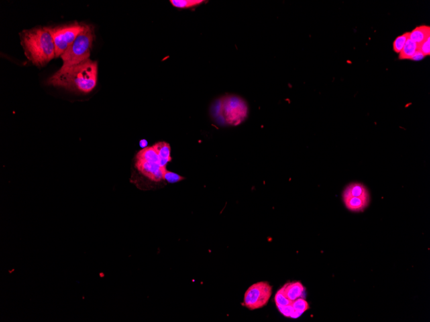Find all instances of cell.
Returning a JSON list of instances; mask_svg holds the SVG:
<instances>
[{
	"label": "cell",
	"mask_w": 430,
	"mask_h": 322,
	"mask_svg": "<svg viewBox=\"0 0 430 322\" xmlns=\"http://www.w3.org/2000/svg\"><path fill=\"white\" fill-rule=\"evenodd\" d=\"M97 62L89 59L65 70H59L48 78L47 84L80 93H89L97 86Z\"/></svg>",
	"instance_id": "cell-1"
},
{
	"label": "cell",
	"mask_w": 430,
	"mask_h": 322,
	"mask_svg": "<svg viewBox=\"0 0 430 322\" xmlns=\"http://www.w3.org/2000/svg\"><path fill=\"white\" fill-rule=\"evenodd\" d=\"M25 54L35 65H45L56 58V47L50 28L25 31L22 36Z\"/></svg>",
	"instance_id": "cell-2"
},
{
	"label": "cell",
	"mask_w": 430,
	"mask_h": 322,
	"mask_svg": "<svg viewBox=\"0 0 430 322\" xmlns=\"http://www.w3.org/2000/svg\"><path fill=\"white\" fill-rule=\"evenodd\" d=\"M249 107L246 101L237 95L223 96L214 102L211 115L216 123L221 125L237 126L247 119Z\"/></svg>",
	"instance_id": "cell-3"
},
{
	"label": "cell",
	"mask_w": 430,
	"mask_h": 322,
	"mask_svg": "<svg viewBox=\"0 0 430 322\" xmlns=\"http://www.w3.org/2000/svg\"><path fill=\"white\" fill-rule=\"evenodd\" d=\"M94 37L93 28L84 25V30L61 56L64 63L60 70H65L89 60Z\"/></svg>",
	"instance_id": "cell-4"
},
{
	"label": "cell",
	"mask_w": 430,
	"mask_h": 322,
	"mask_svg": "<svg viewBox=\"0 0 430 322\" xmlns=\"http://www.w3.org/2000/svg\"><path fill=\"white\" fill-rule=\"evenodd\" d=\"M135 168L147 179L154 182L164 180V170L159 166V156L154 147L148 146L141 149L135 157Z\"/></svg>",
	"instance_id": "cell-5"
},
{
	"label": "cell",
	"mask_w": 430,
	"mask_h": 322,
	"mask_svg": "<svg viewBox=\"0 0 430 322\" xmlns=\"http://www.w3.org/2000/svg\"><path fill=\"white\" fill-rule=\"evenodd\" d=\"M343 199L347 209L353 213H360L370 203V194L364 184L352 183L343 192Z\"/></svg>",
	"instance_id": "cell-6"
},
{
	"label": "cell",
	"mask_w": 430,
	"mask_h": 322,
	"mask_svg": "<svg viewBox=\"0 0 430 322\" xmlns=\"http://www.w3.org/2000/svg\"><path fill=\"white\" fill-rule=\"evenodd\" d=\"M272 293V287L268 282H259L253 284L245 292L243 304L253 311L265 307L270 301Z\"/></svg>",
	"instance_id": "cell-7"
},
{
	"label": "cell",
	"mask_w": 430,
	"mask_h": 322,
	"mask_svg": "<svg viewBox=\"0 0 430 322\" xmlns=\"http://www.w3.org/2000/svg\"><path fill=\"white\" fill-rule=\"evenodd\" d=\"M84 29V25L78 23L50 29L56 47V58L64 54Z\"/></svg>",
	"instance_id": "cell-8"
},
{
	"label": "cell",
	"mask_w": 430,
	"mask_h": 322,
	"mask_svg": "<svg viewBox=\"0 0 430 322\" xmlns=\"http://www.w3.org/2000/svg\"><path fill=\"white\" fill-rule=\"evenodd\" d=\"M153 147L158 154L159 166L161 168H166L167 164L172 160L170 145L166 142H159L155 143Z\"/></svg>",
	"instance_id": "cell-9"
},
{
	"label": "cell",
	"mask_w": 430,
	"mask_h": 322,
	"mask_svg": "<svg viewBox=\"0 0 430 322\" xmlns=\"http://www.w3.org/2000/svg\"><path fill=\"white\" fill-rule=\"evenodd\" d=\"M283 288L287 297L291 301L302 298L305 291V288L300 282H290L285 284Z\"/></svg>",
	"instance_id": "cell-10"
},
{
	"label": "cell",
	"mask_w": 430,
	"mask_h": 322,
	"mask_svg": "<svg viewBox=\"0 0 430 322\" xmlns=\"http://www.w3.org/2000/svg\"><path fill=\"white\" fill-rule=\"evenodd\" d=\"M430 37V27L427 25L416 27L410 32L409 39L418 45L421 44Z\"/></svg>",
	"instance_id": "cell-11"
},
{
	"label": "cell",
	"mask_w": 430,
	"mask_h": 322,
	"mask_svg": "<svg viewBox=\"0 0 430 322\" xmlns=\"http://www.w3.org/2000/svg\"><path fill=\"white\" fill-rule=\"evenodd\" d=\"M419 45L408 39L401 52L399 53L398 58L400 60H411L414 55L419 50Z\"/></svg>",
	"instance_id": "cell-12"
},
{
	"label": "cell",
	"mask_w": 430,
	"mask_h": 322,
	"mask_svg": "<svg viewBox=\"0 0 430 322\" xmlns=\"http://www.w3.org/2000/svg\"><path fill=\"white\" fill-rule=\"evenodd\" d=\"M292 307L294 310V319L301 317L305 311L309 309V305L305 299L302 298H298L292 302Z\"/></svg>",
	"instance_id": "cell-13"
},
{
	"label": "cell",
	"mask_w": 430,
	"mask_h": 322,
	"mask_svg": "<svg viewBox=\"0 0 430 322\" xmlns=\"http://www.w3.org/2000/svg\"><path fill=\"white\" fill-rule=\"evenodd\" d=\"M174 7L180 9H187L199 5L203 3L202 0H170Z\"/></svg>",
	"instance_id": "cell-14"
},
{
	"label": "cell",
	"mask_w": 430,
	"mask_h": 322,
	"mask_svg": "<svg viewBox=\"0 0 430 322\" xmlns=\"http://www.w3.org/2000/svg\"><path fill=\"white\" fill-rule=\"evenodd\" d=\"M410 32L404 33L403 34L397 37L393 43V49L395 52L397 54H399L404 45H405L406 41L409 39Z\"/></svg>",
	"instance_id": "cell-15"
},
{
	"label": "cell",
	"mask_w": 430,
	"mask_h": 322,
	"mask_svg": "<svg viewBox=\"0 0 430 322\" xmlns=\"http://www.w3.org/2000/svg\"><path fill=\"white\" fill-rule=\"evenodd\" d=\"M274 302L277 307V306L289 305V304H291L293 301H291V300L288 299L286 294H285L284 288L282 287V288L276 292V295L274 296Z\"/></svg>",
	"instance_id": "cell-16"
},
{
	"label": "cell",
	"mask_w": 430,
	"mask_h": 322,
	"mask_svg": "<svg viewBox=\"0 0 430 322\" xmlns=\"http://www.w3.org/2000/svg\"><path fill=\"white\" fill-rule=\"evenodd\" d=\"M184 179H185V178L179 175V174L175 173V172L170 171V170L167 169L164 170V180L170 183V184H176V183L181 182V181Z\"/></svg>",
	"instance_id": "cell-17"
},
{
	"label": "cell",
	"mask_w": 430,
	"mask_h": 322,
	"mask_svg": "<svg viewBox=\"0 0 430 322\" xmlns=\"http://www.w3.org/2000/svg\"><path fill=\"white\" fill-rule=\"evenodd\" d=\"M292 304L287 306H277V308H278L280 313L284 315V317L291 318V319H294V313H295V312H294Z\"/></svg>",
	"instance_id": "cell-18"
},
{
	"label": "cell",
	"mask_w": 430,
	"mask_h": 322,
	"mask_svg": "<svg viewBox=\"0 0 430 322\" xmlns=\"http://www.w3.org/2000/svg\"><path fill=\"white\" fill-rule=\"evenodd\" d=\"M419 50L421 51L422 53L424 54V56H430V37H429L427 39L424 41V42L422 43L421 44L419 45Z\"/></svg>",
	"instance_id": "cell-19"
},
{
	"label": "cell",
	"mask_w": 430,
	"mask_h": 322,
	"mask_svg": "<svg viewBox=\"0 0 430 322\" xmlns=\"http://www.w3.org/2000/svg\"><path fill=\"white\" fill-rule=\"evenodd\" d=\"M425 58V56H424L423 53H422L421 51L418 50L417 52L414 55V56L412 57L411 60L415 61H419L423 60Z\"/></svg>",
	"instance_id": "cell-20"
},
{
	"label": "cell",
	"mask_w": 430,
	"mask_h": 322,
	"mask_svg": "<svg viewBox=\"0 0 430 322\" xmlns=\"http://www.w3.org/2000/svg\"><path fill=\"white\" fill-rule=\"evenodd\" d=\"M140 146L142 147L143 149L145 148V147H148V142H147L146 140H141Z\"/></svg>",
	"instance_id": "cell-21"
}]
</instances>
